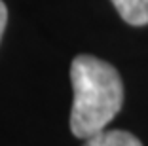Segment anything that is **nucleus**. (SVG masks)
Segmentation results:
<instances>
[{
	"label": "nucleus",
	"instance_id": "f03ea898",
	"mask_svg": "<svg viewBox=\"0 0 148 146\" xmlns=\"http://www.w3.org/2000/svg\"><path fill=\"white\" fill-rule=\"evenodd\" d=\"M110 2L127 25H148V0H110Z\"/></svg>",
	"mask_w": 148,
	"mask_h": 146
},
{
	"label": "nucleus",
	"instance_id": "7ed1b4c3",
	"mask_svg": "<svg viewBox=\"0 0 148 146\" xmlns=\"http://www.w3.org/2000/svg\"><path fill=\"white\" fill-rule=\"evenodd\" d=\"M84 146H143L140 141L135 135L127 133V131H120V129H103L93 137L86 138Z\"/></svg>",
	"mask_w": 148,
	"mask_h": 146
},
{
	"label": "nucleus",
	"instance_id": "f257e3e1",
	"mask_svg": "<svg viewBox=\"0 0 148 146\" xmlns=\"http://www.w3.org/2000/svg\"><path fill=\"white\" fill-rule=\"evenodd\" d=\"M70 82L74 93L70 131L78 138H89L103 131L122 110V78L106 61L78 55L70 64Z\"/></svg>",
	"mask_w": 148,
	"mask_h": 146
},
{
	"label": "nucleus",
	"instance_id": "20e7f679",
	"mask_svg": "<svg viewBox=\"0 0 148 146\" xmlns=\"http://www.w3.org/2000/svg\"><path fill=\"white\" fill-rule=\"evenodd\" d=\"M6 23H8V8H6V4L0 0V40H2V34H4Z\"/></svg>",
	"mask_w": 148,
	"mask_h": 146
}]
</instances>
